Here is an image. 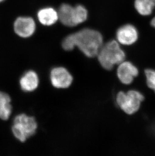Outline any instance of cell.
<instances>
[{"label": "cell", "instance_id": "6da1fadb", "mask_svg": "<svg viewBox=\"0 0 155 156\" xmlns=\"http://www.w3.org/2000/svg\"><path fill=\"white\" fill-rule=\"evenodd\" d=\"M103 37L99 31L90 28H84L66 37L62 42V47L70 51L75 47L89 58L97 56L103 45Z\"/></svg>", "mask_w": 155, "mask_h": 156}, {"label": "cell", "instance_id": "7a4b0ae2", "mask_svg": "<svg viewBox=\"0 0 155 156\" xmlns=\"http://www.w3.org/2000/svg\"><path fill=\"white\" fill-rule=\"evenodd\" d=\"M98 61L103 68L111 70L116 65L124 61L126 54L120 48L119 43L112 40L103 44L97 54Z\"/></svg>", "mask_w": 155, "mask_h": 156}, {"label": "cell", "instance_id": "3957f363", "mask_svg": "<svg viewBox=\"0 0 155 156\" xmlns=\"http://www.w3.org/2000/svg\"><path fill=\"white\" fill-rule=\"evenodd\" d=\"M37 123L35 118L25 114L15 117L12 127L13 134L21 142H25L36 132Z\"/></svg>", "mask_w": 155, "mask_h": 156}, {"label": "cell", "instance_id": "277c9868", "mask_svg": "<svg viewBox=\"0 0 155 156\" xmlns=\"http://www.w3.org/2000/svg\"><path fill=\"white\" fill-rule=\"evenodd\" d=\"M143 100V94L136 90H130L126 93L120 91L116 98L118 106L129 115H132L137 112Z\"/></svg>", "mask_w": 155, "mask_h": 156}, {"label": "cell", "instance_id": "5b68a950", "mask_svg": "<svg viewBox=\"0 0 155 156\" xmlns=\"http://www.w3.org/2000/svg\"><path fill=\"white\" fill-rule=\"evenodd\" d=\"M50 78L52 85L57 88H68L73 81L72 75L63 67L53 68L50 72Z\"/></svg>", "mask_w": 155, "mask_h": 156}, {"label": "cell", "instance_id": "8992f818", "mask_svg": "<svg viewBox=\"0 0 155 156\" xmlns=\"http://www.w3.org/2000/svg\"><path fill=\"white\" fill-rule=\"evenodd\" d=\"M14 29L15 33L19 37L27 38L33 34L36 29V24L32 18L20 17L15 20Z\"/></svg>", "mask_w": 155, "mask_h": 156}, {"label": "cell", "instance_id": "52a82bcc", "mask_svg": "<svg viewBox=\"0 0 155 156\" xmlns=\"http://www.w3.org/2000/svg\"><path fill=\"white\" fill-rule=\"evenodd\" d=\"M117 70V75L121 83L128 85L133 83L135 77L139 74L136 66L129 61H123L119 64Z\"/></svg>", "mask_w": 155, "mask_h": 156}, {"label": "cell", "instance_id": "ba28073f", "mask_svg": "<svg viewBox=\"0 0 155 156\" xmlns=\"http://www.w3.org/2000/svg\"><path fill=\"white\" fill-rule=\"evenodd\" d=\"M138 36V30L136 27L129 24L120 27L116 32L117 41L126 46H129L136 43Z\"/></svg>", "mask_w": 155, "mask_h": 156}, {"label": "cell", "instance_id": "9c48e42d", "mask_svg": "<svg viewBox=\"0 0 155 156\" xmlns=\"http://www.w3.org/2000/svg\"><path fill=\"white\" fill-rule=\"evenodd\" d=\"M39 84L37 74L34 71L26 72L20 80V86L23 91L31 92L36 90Z\"/></svg>", "mask_w": 155, "mask_h": 156}, {"label": "cell", "instance_id": "30bf717a", "mask_svg": "<svg viewBox=\"0 0 155 156\" xmlns=\"http://www.w3.org/2000/svg\"><path fill=\"white\" fill-rule=\"evenodd\" d=\"M38 20L45 26H51L59 20L57 11L51 7H46L40 9L37 13Z\"/></svg>", "mask_w": 155, "mask_h": 156}, {"label": "cell", "instance_id": "8fae6325", "mask_svg": "<svg viewBox=\"0 0 155 156\" xmlns=\"http://www.w3.org/2000/svg\"><path fill=\"white\" fill-rule=\"evenodd\" d=\"M74 7L68 4H63L59 8L58 13L59 20L66 27H75L74 22Z\"/></svg>", "mask_w": 155, "mask_h": 156}, {"label": "cell", "instance_id": "7c38bea8", "mask_svg": "<svg viewBox=\"0 0 155 156\" xmlns=\"http://www.w3.org/2000/svg\"><path fill=\"white\" fill-rule=\"evenodd\" d=\"M11 99L9 94L0 91V119L7 120L12 113Z\"/></svg>", "mask_w": 155, "mask_h": 156}, {"label": "cell", "instance_id": "4fadbf2b", "mask_svg": "<svg viewBox=\"0 0 155 156\" xmlns=\"http://www.w3.org/2000/svg\"><path fill=\"white\" fill-rule=\"evenodd\" d=\"M135 7L140 14L148 16L155 8V0H136Z\"/></svg>", "mask_w": 155, "mask_h": 156}, {"label": "cell", "instance_id": "5bb4252c", "mask_svg": "<svg viewBox=\"0 0 155 156\" xmlns=\"http://www.w3.org/2000/svg\"><path fill=\"white\" fill-rule=\"evenodd\" d=\"M74 22L75 26L82 23L88 17V11L84 6L78 5L74 7Z\"/></svg>", "mask_w": 155, "mask_h": 156}, {"label": "cell", "instance_id": "9a60e30c", "mask_svg": "<svg viewBox=\"0 0 155 156\" xmlns=\"http://www.w3.org/2000/svg\"><path fill=\"white\" fill-rule=\"evenodd\" d=\"M147 86L155 93V70L148 69L145 71Z\"/></svg>", "mask_w": 155, "mask_h": 156}, {"label": "cell", "instance_id": "2e32d148", "mask_svg": "<svg viewBox=\"0 0 155 156\" xmlns=\"http://www.w3.org/2000/svg\"><path fill=\"white\" fill-rule=\"evenodd\" d=\"M151 25L155 28V17L153 18L152 21H151Z\"/></svg>", "mask_w": 155, "mask_h": 156}, {"label": "cell", "instance_id": "e0dca14e", "mask_svg": "<svg viewBox=\"0 0 155 156\" xmlns=\"http://www.w3.org/2000/svg\"><path fill=\"white\" fill-rule=\"evenodd\" d=\"M4 0H0V3H1L2 2L4 1Z\"/></svg>", "mask_w": 155, "mask_h": 156}]
</instances>
